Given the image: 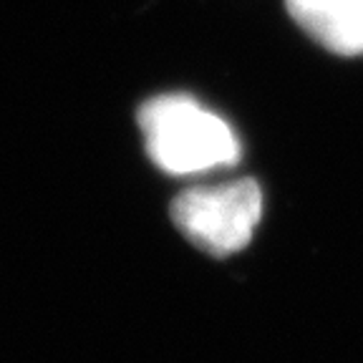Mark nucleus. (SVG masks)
<instances>
[{"instance_id":"1","label":"nucleus","mask_w":363,"mask_h":363,"mask_svg":"<svg viewBox=\"0 0 363 363\" xmlns=\"http://www.w3.org/2000/svg\"><path fill=\"white\" fill-rule=\"evenodd\" d=\"M139 129L147 154L167 174H204L235 167L240 159L233 126L184 94L149 99L139 108Z\"/></svg>"},{"instance_id":"3","label":"nucleus","mask_w":363,"mask_h":363,"mask_svg":"<svg viewBox=\"0 0 363 363\" xmlns=\"http://www.w3.org/2000/svg\"><path fill=\"white\" fill-rule=\"evenodd\" d=\"M288 13L335 56H363V0H285Z\"/></svg>"},{"instance_id":"2","label":"nucleus","mask_w":363,"mask_h":363,"mask_svg":"<svg viewBox=\"0 0 363 363\" xmlns=\"http://www.w3.org/2000/svg\"><path fill=\"white\" fill-rule=\"evenodd\" d=\"M262 217V192L255 179L212 187H189L172 202V222L194 247L212 257L247 247Z\"/></svg>"}]
</instances>
